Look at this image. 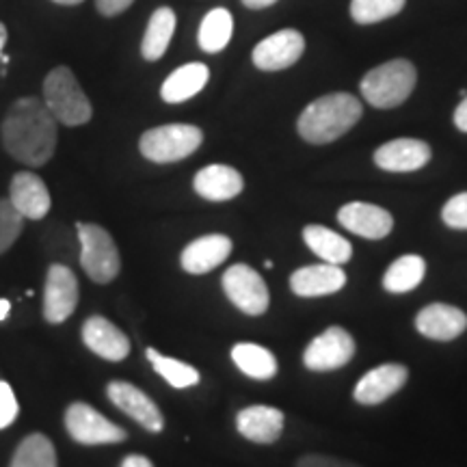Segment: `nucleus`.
Listing matches in <instances>:
<instances>
[{"mask_svg": "<svg viewBox=\"0 0 467 467\" xmlns=\"http://www.w3.org/2000/svg\"><path fill=\"white\" fill-rule=\"evenodd\" d=\"M210 80V69L203 63H186L165 78L161 87V98L167 104H182L195 98Z\"/></svg>", "mask_w": 467, "mask_h": 467, "instance_id": "5701e85b", "label": "nucleus"}, {"mask_svg": "<svg viewBox=\"0 0 467 467\" xmlns=\"http://www.w3.org/2000/svg\"><path fill=\"white\" fill-rule=\"evenodd\" d=\"M9 309H11V303L7 299H0V320L9 317Z\"/></svg>", "mask_w": 467, "mask_h": 467, "instance_id": "a19ab883", "label": "nucleus"}, {"mask_svg": "<svg viewBox=\"0 0 467 467\" xmlns=\"http://www.w3.org/2000/svg\"><path fill=\"white\" fill-rule=\"evenodd\" d=\"M303 241L320 260L329 262V265H347L353 255V244L325 225L303 227Z\"/></svg>", "mask_w": 467, "mask_h": 467, "instance_id": "b1692460", "label": "nucleus"}, {"mask_svg": "<svg viewBox=\"0 0 467 467\" xmlns=\"http://www.w3.org/2000/svg\"><path fill=\"white\" fill-rule=\"evenodd\" d=\"M66 429L74 441L83 446H104V443L126 441L128 433L121 426L110 422L100 411L87 402H72L66 411Z\"/></svg>", "mask_w": 467, "mask_h": 467, "instance_id": "0eeeda50", "label": "nucleus"}, {"mask_svg": "<svg viewBox=\"0 0 467 467\" xmlns=\"http://www.w3.org/2000/svg\"><path fill=\"white\" fill-rule=\"evenodd\" d=\"M337 223L344 230L368 238V241H381L394 230L392 214L381 206L366 202H350L347 206H342L340 213H337Z\"/></svg>", "mask_w": 467, "mask_h": 467, "instance_id": "ddd939ff", "label": "nucleus"}, {"mask_svg": "<svg viewBox=\"0 0 467 467\" xmlns=\"http://www.w3.org/2000/svg\"><path fill=\"white\" fill-rule=\"evenodd\" d=\"M232 361L243 375L255 381H271L277 375V359L271 350L254 342H241L232 348Z\"/></svg>", "mask_w": 467, "mask_h": 467, "instance_id": "393cba45", "label": "nucleus"}, {"mask_svg": "<svg viewBox=\"0 0 467 467\" xmlns=\"http://www.w3.org/2000/svg\"><path fill=\"white\" fill-rule=\"evenodd\" d=\"M409 370L402 364H383L372 368L370 372H366L359 379V383L355 385L353 399L359 405H381L388 399H392L396 392H400L402 385L407 383Z\"/></svg>", "mask_w": 467, "mask_h": 467, "instance_id": "4468645a", "label": "nucleus"}, {"mask_svg": "<svg viewBox=\"0 0 467 467\" xmlns=\"http://www.w3.org/2000/svg\"><path fill=\"white\" fill-rule=\"evenodd\" d=\"M232 254V241L225 234H208L189 243L180 255V265L191 275H203L223 265Z\"/></svg>", "mask_w": 467, "mask_h": 467, "instance_id": "aec40b11", "label": "nucleus"}, {"mask_svg": "<svg viewBox=\"0 0 467 467\" xmlns=\"http://www.w3.org/2000/svg\"><path fill=\"white\" fill-rule=\"evenodd\" d=\"M80 266L96 284H110L121 271V255L113 236L102 225L78 223Z\"/></svg>", "mask_w": 467, "mask_h": 467, "instance_id": "423d86ee", "label": "nucleus"}, {"mask_svg": "<svg viewBox=\"0 0 467 467\" xmlns=\"http://www.w3.org/2000/svg\"><path fill=\"white\" fill-rule=\"evenodd\" d=\"M221 282H223L227 299L247 317H262L271 306L266 282L249 265H243V262L241 265H232Z\"/></svg>", "mask_w": 467, "mask_h": 467, "instance_id": "6e6552de", "label": "nucleus"}, {"mask_svg": "<svg viewBox=\"0 0 467 467\" xmlns=\"http://www.w3.org/2000/svg\"><path fill=\"white\" fill-rule=\"evenodd\" d=\"M9 467H57L55 443L42 433H33L16 448Z\"/></svg>", "mask_w": 467, "mask_h": 467, "instance_id": "c85d7f7f", "label": "nucleus"}, {"mask_svg": "<svg viewBox=\"0 0 467 467\" xmlns=\"http://www.w3.org/2000/svg\"><path fill=\"white\" fill-rule=\"evenodd\" d=\"M9 202L25 219L39 221L50 213L52 197L48 186L37 173L20 171L11 178Z\"/></svg>", "mask_w": 467, "mask_h": 467, "instance_id": "2eb2a0df", "label": "nucleus"}, {"mask_svg": "<svg viewBox=\"0 0 467 467\" xmlns=\"http://www.w3.org/2000/svg\"><path fill=\"white\" fill-rule=\"evenodd\" d=\"M296 467H359L358 463H350V461H342L336 457H325V454H306L299 459Z\"/></svg>", "mask_w": 467, "mask_h": 467, "instance_id": "f704fd0d", "label": "nucleus"}, {"mask_svg": "<svg viewBox=\"0 0 467 467\" xmlns=\"http://www.w3.org/2000/svg\"><path fill=\"white\" fill-rule=\"evenodd\" d=\"M347 285V273L340 265H309L296 268L290 277V288L301 299H317L340 292Z\"/></svg>", "mask_w": 467, "mask_h": 467, "instance_id": "dca6fc26", "label": "nucleus"}, {"mask_svg": "<svg viewBox=\"0 0 467 467\" xmlns=\"http://www.w3.org/2000/svg\"><path fill=\"white\" fill-rule=\"evenodd\" d=\"M7 39H9V33H7V26L0 22V57H3V50L5 46H7Z\"/></svg>", "mask_w": 467, "mask_h": 467, "instance_id": "ea45409f", "label": "nucleus"}, {"mask_svg": "<svg viewBox=\"0 0 467 467\" xmlns=\"http://www.w3.org/2000/svg\"><path fill=\"white\" fill-rule=\"evenodd\" d=\"M441 219L452 230H467V192H459L443 203Z\"/></svg>", "mask_w": 467, "mask_h": 467, "instance_id": "473e14b6", "label": "nucleus"}, {"mask_svg": "<svg viewBox=\"0 0 467 467\" xmlns=\"http://www.w3.org/2000/svg\"><path fill=\"white\" fill-rule=\"evenodd\" d=\"M58 121L37 98H20L3 121V143L11 159L28 167H44L57 150Z\"/></svg>", "mask_w": 467, "mask_h": 467, "instance_id": "f257e3e1", "label": "nucleus"}, {"mask_svg": "<svg viewBox=\"0 0 467 467\" xmlns=\"http://www.w3.org/2000/svg\"><path fill=\"white\" fill-rule=\"evenodd\" d=\"M134 0H96V9L100 11L102 16L113 17L124 14L126 9L132 7Z\"/></svg>", "mask_w": 467, "mask_h": 467, "instance_id": "c9c22d12", "label": "nucleus"}, {"mask_svg": "<svg viewBox=\"0 0 467 467\" xmlns=\"http://www.w3.org/2000/svg\"><path fill=\"white\" fill-rule=\"evenodd\" d=\"M454 126H457L461 132H467V96L463 98V102L459 104L457 110H454Z\"/></svg>", "mask_w": 467, "mask_h": 467, "instance_id": "e433bc0d", "label": "nucleus"}, {"mask_svg": "<svg viewBox=\"0 0 467 467\" xmlns=\"http://www.w3.org/2000/svg\"><path fill=\"white\" fill-rule=\"evenodd\" d=\"M355 355V340L342 327H329L307 344L303 364L312 372H331L347 366Z\"/></svg>", "mask_w": 467, "mask_h": 467, "instance_id": "1a4fd4ad", "label": "nucleus"}, {"mask_svg": "<svg viewBox=\"0 0 467 467\" xmlns=\"http://www.w3.org/2000/svg\"><path fill=\"white\" fill-rule=\"evenodd\" d=\"M426 275V262L420 255H402L394 260L383 275V288L392 295H405L416 290Z\"/></svg>", "mask_w": 467, "mask_h": 467, "instance_id": "bb28decb", "label": "nucleus"}, {"mask_svg": "<svg viewBox=\"0 0 467 467\" xmlns=\"http://www.w3.org/2000/svg\"><path fill=\"white\" fill-rule=\"evenodd\" d=\"M121 467H154V463L143 454H128V457L121 461Z\"/></svg>", "mask_w": 467, "mask_h": 467, "instance_id": "4c0bfd02", "label": "nucleus"}, {"mask_svg": "<svg viewBox=\"0 0 467 467\" xmlns=\"http://www.w3.org/2000/svg\"><path fill=\"white\" fill-rule=\"evenodd\" d=\"M109 400L117 409L130 416L134 422H139L150 433H161L165 429V418H162L159 405L150 399L143 389L126 381H110L107 388Z\"/></svg>", "mask_w": 467, "mask_h": 467, "instance_id": "f8f14e48", "label": "nucleus"}, {"mask_svg": "<svg viewBox=\"0 0 467 467\" xmlns=\"http://www.w3.org/2000/svg\"><path fill=\"white\" fill-rule=\"evenodd\" d=\"M76 306H78V279L72 268L52 265L44 285V318L50 325L66 323Z\"/></svg>", "mask_w": 467, "mask_h": 467, "instance_id": "9d476101", "label": "nucleus"}, {"mask_svg": "<svg viewBox=\"0 0 467 467\" xmlns=\"http://www.w3.org/2000/svg\"><path fill=\"white\" fill-rule=\"evenodd\" d=\"M234 35V17L227 9L217 7L208 11L206 17L202 20L200 33H197V42L203 52L217 55L223 48H227Z\"/></svg>", "mask_w": 467, "mask_h": 467, "instance_id": "cd10ccee", "label": "nucleus"}, {"mask_svg": "<svg viewBox=\"0 0 467 467\" xmlns=\"http://www.w3.org/2000/svg\"><path fill=\"white\" fill-rule=\"evenodd\" d=\"M0 61H3V66H7V63H9V57H7V55H3V57H0Z\"/></svg>", "mask_w": 467, "mask_h": 467, "instance_id": "37998d69", "label": "nucleus"}, {"mask_svg": "<svg viewBox=\"0 0 467 467\" xmlns=\"http://www.w3.org/2000/svg\"><path fill=\"white\" fill-rule=\"evenodd\" d=\"M277 0H243V5L247 9H254V11H258V9H266V7H271V5H275Z\"/></svg>", "mask_w": 467, "mask_h": 467, "instance_id": "58836bf2", "label": "nucleus"}, {"mask_svg": "<svg viewBox=\"0 0 467 467\" xmlns=\"http://www.w3.org/2000/svg\"><path fill=\"white\" fill-rule=\"evenodd\" d=\"M175 33V11L171 7H159L151 14L145 28L141 55L145 61H159L171 44Z\"/></svg>", "mask_w": 467, "mask_h": 467, "instance_id": "a878e982", "label": "nucleus"}, {"mask_svg": "<svg viewBox=\"0 0 467 467\" xmlns=\"http://www.w3.org/2000/svg\"><path fill=\"white\" fill-rule=\"evenodd\" d=\"M52 3L66 5V7H74V5H80V3H83V0H52Z\"/></svg>", "mask_w": 467, "mask_h": 467, "instance_id": "79ce46f5", "label": "nucleus"}, {"mask_svg": "<svg viewBox=\"0 0 467 467\" xmlns=\"http://www.w3.org/2000/svg\"><path fill=\"white\" fill-rule=\"evenodd\" d=\"M405 0H350V17L358 25H377L400 14Z\"/></svg>", "mask_w": 467, "mask_h": 467, "instance_id": "7c9ffc66", "label": "nucleus"}, {"mask_svg": "<svg viewBox=\"0 0 467 467\" xmlns=\"http://www.w3.org/2000/svg\"><path fill=\"white\" fill-rule=\"evenodd\" d=\"M361 102L350 93H329L307 104L296 121L303 141L312 145L334 143L361 119Z\"/></svg>", "mask_w": 467, "mask_h": 467, "instance_id": "f03ea898", "label": "nucleus"}, {"mask_svg": "<svg viewBox=\"0 0 467 467\" xmlns=\"http://www.w3.org/2000/svg\"><path fill=\"white\" fill-rule=\"evenodd\" d=\"M192 189L208 202H230L244 189L243 175L230 165H208L197 171Z\"/></svg>", "mask_w": 467, "mask_h": 467, "instance_id": "4be33fe9", "label": "nucleus"}, {"mask_svg": "<svg viewBox=\"0 0 467 467\" xmlns=\"http://www.w3.org/2000/svg\"><path fill=\"white\" fill-rule=\"evenodd\" d=\"M236 429L254 443H275L284 433V411L268 405L244 407L236 416Z\"/></svg>", "mask_w": 467, "mask_h": 467, "instance_id": "412c9836", "label": "nucleus"}, {"mask_svg": "<svg viewBox=\"0 0 467 467\" xmlns=\"http://www.w3.org/2000/svg\"><path fill=\"white\" fill-rule=\"evenodd\" d=\"M416 329L429 340L451 342L467 329V314L463 309L448 303H431L420 309L416 317Z\"/></svg>", "mask_w": 467, "mask_h": 467, "instance_id": "f3484780", "label": "nucleus"}, {"mask_svg": "<svg viewBox=\"0 0 467 467\" xmlns=\"http://www.w3.org/2000/svg\"><path fill=\"white\" fill-rule=\"evenodd\" d=\"M418 72L407 58H394L370 69L361 80V93L364 100L375 109H394L411 96L416 89Z\"/></svg>", "mask_w": 467, "mask_h": 467, "instance_id": "20e7f679", "label": "nucleus"}, {"mask_svg": "<svg viewBox=\"0 0 467 467\" xmlns=\"http://www.w3.org/2000/svg\"><path fill=\"white\" fill-rule=\"evenodd\" d=\"M25 217L14 208L9 200H0V255L14 247L17 236L22 234Z\"/></svg>", "mask_w": 467, "mask_h": 467, "instance_id": "2f4dec72", "label": "nucleus"}, {"mask_svg": "<svg viewBox=\"0 0 467 467\" xmlns=\"http://www.w3.org/2000/svg\"><path fill=\"white\" fill-rule=\"evenodd\" d=\"M20 413L16 394L11 392V385L7 381H0V431L14 424V420Z\"/></svg>", "mask_w": 467, "mask_h": 467, "instance_id": "72a5a7b5", "label": "nucleus"}, {"mask_svg": "<svg viewBox=\"0 0 467 467\" xmlns=\"http://www.w3.org/2000/svg\"><path fill=\"white\" fill-rule=\"evenodd\" d=\"M429 143L420 141V139H394L375 151L377 167L389 173L418 171V169L429 165Z\"/></svg>", "mask_w": 467, "mask_h": 467, "instance_id": "a211bd4d", "label": "nucleus"}, {"mask_svg": "<svg viewBox=\"0 0 467 467\" xmlns=\"http://www.w3.org/2000/svg\"><path fill=\"white\" fill-rule=\"evenodd\" d=\"M44 104L58 124L76 128L91 121L93 107L72 69L58 66L44 78Z\"/></svg>", "mask_w": 467, "mask_h": 467, "instance_id": "7ed1b4c3", "label": "nucleus"}, {"mask_svg": "<svg viewBox=\"0 0 467 467\" xmlns=\"http://www.w3.org/2000/svg\"><path fill=\"white\" fill-rule=\"evenodd\" d=\"M85 347L107 361H121L130 355V340L109 318L91 317L83 325Z\"/></svg>", "mask_w": 467, "mask_h": 467, "instance_id": "6ab92c4d", "label": "nucleus"}, {"mask_svg": "<svg viewBox=\"0 0 467 467\" xmlns=\"http://www.w3.org/2000/svg\"><path fill=\"white\" fill-rule=\"evenodd\" d=\"M203 143V132L192 124H165L141 134L139 150L156 165L180 162L195 154Z\"/></svg>", "mask_w": 467, "mask_h": 467, "instance_id": "39448f33", "label": "nucleus"}, {"mask_svg": "<svg viewBox=\"0 0 467 467\" xmlns=\"http://www.w3.org/2000/svg\"><path fill=\"white\" fill-rule=\"evenodd\" d=\"M145 355H148V359L151 361V366H154V370L159 372V375L165 379L171 388L184 389L200 383V372H197L192 366L184 364V361L165 358V355H161L159 350L154 348L145 350Z\"/></svg>", "mask_w": 467, "mask_h": 467, "instance_id": "c756f323", "label": "nucleus"}, {"mask_svg": "<svg viewBox=\"0 0 467 467\" xmlns=\"http://www.w3.org/2000/svg\"><path fill=\"white\" fill-rule=\"evenodd\" d=\"M306 50V39L295 28H284L268 37L254 48V66L262 72H282V69L295 66Z\"/></svg>", "mask_w": 467, "mask_h": 467, "instance_id": "9b49d317", "label": "nucleus"}]
</instances>
